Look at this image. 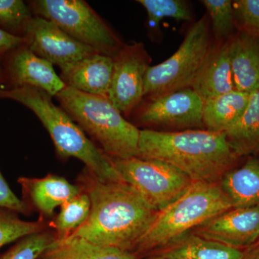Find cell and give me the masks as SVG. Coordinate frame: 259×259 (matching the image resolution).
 <instances>
[{"label": "cell", "instance_id": "6da1fadb", "mask_svg": "<svg viewBox=\"0 0 259 259\" xmlns=\"http://www.w3.org/2000/svg\"><path fill=\"white\" fill-rule=\"evenodd\" d=\"M82 182L91 208L87 221L69 236L134 253L157 212L124 182H103L88 171Z\"/></svg>", "mask_w": 259, "mask_h": 259}, {"label": "cell", "instance_id": "7a4b0ae2", "mask_svg": "<svg viewBox=\"0 0 259 259\" xmlns=\"http://www.w3.org/2000/svg\"><path fill=\"white\" fill-rule=\"evenodd\" d=\"M139 157L168 163L193 182H220L238 156L223 133L140 130Z\"/></svg>", "mask_w": 259, "mask_h": 259}, {"label": "cell", "instance_id": "3957f363", "mask_svg": "<svg viewBox=\"0 0 259 259\" xmlns=\"http://www.w3.org/2000/svg\"><path fill=\"white\" fill-rule=\"evenodd\" d=\"M0 99L18 102L30 109L47 130L61 157L77 158L91 175L103 182H123L112 158L89 139L64 110L54 103L49 94L32 87L0 88Z\"/></svg>", "mask_w": 259, "mask_h": 259}, {"label": "cell", "instance_id": "277c9868", "mask_svg": "<svg viewBox=\"0 0 259 259\" xmlns=\"http://www.w3.org/2000/svg\"><path fill=\"white\" fill-rule=\"evenodd\" d=\"M54 97L107 156L114 159L139 157L140 130L125 120L108 97L67 86Z\"/></svg>", "mask_w": 259, "mask_h": 259}, {"label": "cell", "instance_id": "5b68a950", "mask_svg": "<svg viewBox=\"0 0 259 259\" xmlns=\"http://www.w3.org/2000/svg\"><path fill=\"white\" fill-rule=\"evenodd\" d=\"M233 208L220 182H192L185 193L156 213L134 253L161 249L192 228Z\"/></svg>", "mask_w": 259, "mask_h": 259}, {"label": "cell", "instance_id": "8992f818", "mask_svg": "<svg viewBox=\"0 0 259 259\" xmlns=\"http://www.w3.org/2000/svg\"><path fill=\"white\" fill-rule=\"evenodd\" d=\"M213 44L210 21L206 14L192 25L171 57L148 68L145 76L144 97L192 88Z\"/></svg>", "mask_w": 259, "mask_h": 259}, {"label": "cell", "instance_id": "52a82bcc", "mask_svg": "<svg viewBox=\"0 0 259 259\" xmlns=\"http://www.w3.org/2000/svg\"><path fill=\"white\" fill-rule=\"evenodd\" d=\"M34 16L53 22L61 30L100 54L114 58L124 46L106 22L83 0H32Z\"/></svg>", "mask_w": 259, "mask_h": 259}, {"label": "cell", "instance_id": "ba28073f", "mask_svg": "<svg viewBox=\"0 0 259 259\" xmlns=\"http://www.w3.org/2000/svg\"><path fill=\"white\" fill-rule=\"evenodd\" d=\"M112 160L122 181L156 212L178 199L193 182L164 161L139 157Z\"/></svg>", "mask_w": 259, "mask_h": 259}, {"label": "cell", "instance_id": "9c48e42d", "mask_svg": "<svg viewBox=\"0 0 259 259\" xmlns=\"http://www.w3.org/2000/svg\"><path fill=\"white\" fill-rule=\"evenodd\" d=\"M204 100L193 89L144 97L133 113L144 125L171 128L203 127ZM133 115V114H132Z\"/></svg>", "mask_w": 259, "mask_h": 259}, {"label": "cell", "instance_id": "30bf717a", "mask_svg": "<svg viewBox=\"0 0 259 259\" xmlns=\"http://www.w3.org/2000/svg\"><path fill=\"white\" fill-rule=\"evenodd\" d=\"M108 98L122 115L129 117L144 98L145 76L151 56L142 42L124 44L113 58Z\"/></svg>", "mask_w": 259, "mask_h": 259}, {"label": "cell", "instance_id": "8fae6325", "mask_svg": "<svg viewBox=\"0 0 259 259\" xmlns=\"http://www.w3.org/2000/svg\"><path fill=\"white\" fill-rule=\"evenodd\" d=\"M26 44L39 57L66 72L96 51L68 35L53 22L34 16L25 31ZM100 54V53H99Z\"/></svg>", "mask_w": 259, "mask_h": 259}, {"label": "cell", "instance_id": "7c38bea8", "mask_svg": "<svg viewBox=\"0 0 259 259\" xmlns=\"http://www.w3.org/2000/svg\"><path fill=\"white\" fill-rule=\"evenodd\" d=\"M54 65L34 54L27 44L12 51L2 61L6 78L5 88L32 87L55 97L66 87Z\"/></svg>", "mask_w": 259, "mask_h": 259}, {"label": "cell", "instance_id": "4fadbf2b", "mask_svg": "<svg viewBox=\"0 0 259 259\" xmlns=\"http://www.w3.org/2000/svg\"><path fill=\"white\" fill-rule=\"evenodd\" d=\"M194 233L236 249H247L259 241V205L227 210L197 227Z\"/></svg>", "mask_w": 259, "mask_h": 259}, {"label": "cell", "instance_id": "5bb4252c", "mask_svg": "<svg viewBox=\"0 0 259 259\" xmlns=\"http://www.w3.org/2000/svg\"><path fill=\"white\" fill-rule=\"evenodd\" d=\"M201 98L208 100L236 90L228 41L215 42L192 88Z\"/></svg>", "mask_w": 259, "mask_h": 259}, {"label": "cell", "instance_id": "9a60e30c", "mask_svg": "<svg viewBox=\"0 0 259 259\" xmlns=\"http://www.w3.org/2000/svg\"><path fill=\"white\" fill-rule=\"evenodd\" d=\"M113 62V58L96 53L76 63L66 72L61 73L60 78L69 88L108 97Z\"/></svg>", "mask_w": 259, "mask_h": 259}, {"label": "cell", "instance_id": "2e32d148", "mask_svg": "<svg viewBox=\"0 0 259 259\" xmlns=\"http://www.w3.org/2000/svg\"><path fill=\"white\" fill-rule=\"evenodd\" d=\"M228 46L236 90L254 93L259 90V37L240 31Z\"/></svg>", "mask_w": 259, "mask_h": 259}, {"label": "cell", "instance_id": "e0dca14e", "mask_svg": "<svg viewBox=\"0 0 259 259\" xmlns=\"http://www.w3.org/2000/svg\"><path fill=\"white\" fill-rule=\"evenodd\" d=\"M18 182L28 202L45 216L52 215L56 207H61L82 191L66 179L53 175L40 179L21 177Z\"/></svg>", "mask_w": 259, "mask_h": 259}, {"label": "cell", "instance_id": "ac0fdd59", "mask_svg": "<svg viewBox=\"0 0 259 259\" xmlns=\"http://www.w3.org/2000/svg\"><path fill=\"white\" fill-rule=\"evenodd\" d=\"M158 255L167 259H243V250L236 249L192 233L180 237L162 248Z\"/></svg>", "mask_w": 259, "mask_h": 259}, {"label": "cell", "instance_id": "d6986e66", "mask_svg": "<svg viewBox=\"0 0 259 259\" xmlns=\"http://www.w3.org/2000/svg\"><path fill=\"white\" fill-rule=\"evenodd\" d=\"M221 188L233 208L259 205V158H251L221 179Z\"/></svg>", "mask_w": 259, "mask_h": 259}, {"label": "cell", "instance_id": "ffe728a7", "mask_svg": "<svg viewBox=\"0 0 259 259\" xmlns=\"http://www.w3.org/2000/svg\"><path fill=\"white\" fill-rule=\"evenodd\" d=\"M250 94L234 90L204 100L202 120L208 131L223 133L231 128L243 113Z\"/></svg>", "mask_w": 259, "mask_h": 259}, {"label": "cell", "instance_id": "44dd1931", "mask_svg": "<svg viewBox=\"0 0 259 259\" xmlns=\"http://www.w3.org/2000/svg\"><path fill=\"white\" fill-rule=\"evenodd\" d=\"M42 259H138L134 252L100 246L76 237L55 238Z\"/></svg>", "mask_w": 259, "mask_h": 259}, {"label": "cell", "instance_id": "7402d4cb", "mask_svg": "<svg viewBox=\"0 0 259 259\" xmlns=\"http://www.w3.org/2000/svg\"><path fill=\"white\" fill-rule=\"evenodd\" d=\"M224 135L238 157L259 152V90L250 94L239 120Z\"/></svg>", "mask_w": 259, "mask_h": 259}, {"label": "cell", "instance_id": "603a6c76", "mask_svg": "<svg viewBox=\"0 0 259 259\" xmlns=\"http://www.w3.org/2000/svg\"><path fill=\"white\" fill-rule=\"evenodd\" d=\"M90 208V197L83 190L61 205L60 212L53 223L56 238H67L72 234L87 221Z\"/></svg>", "mask_w": 259, "mask_h": 259}, {"label": "cell", "instance_id": "cb8c5ba5", "mask_svg": "<svg viewBox=\"0 0 259 259\" xmlns=\"http://www.w3.org/2000/svg\"><path fill=\"white\" fill-rule=\"evenodd\" d=\"M202 3L207 11L214 41L229 40L236 24L233 2L231 0H202Z\"/></svg>", "mask_w": 259, "mask_h": 259}, {"label": "cell", "instance_id": "d4e9b609", "mask_svg": "<svg viewBox=\"0 0 259 259\" xmlns=\"http://www.w3.org/2000/svg\"><path fill=\"white\" fill-rule=\"evenodd\" d=\"M34 15L22 0H0V29L10 35L24 37Z\"/></svg>", "mask_w": 259, "mask_h": 259}, {"label": "cell", "instance_id": "484cf974", "mask_svg": "<svg viewBox=\"0 0 259 259\" xmlns=\"http://www.w3.org/2000/svg\"><path fill=\"white\" fill-rule=\"evenodd\" d=\"M138 3L146 10L150 28H157L163 18L179 21H190L192 19L188 4L182 0H139Z\"/></svg>", "mask_w": 259, "mask_h": 259}, {"label": "cell", "instance_id": "4316f807", "mask_svg": "<svg viewBox=\"0 0 259 259\" xmlns=\"http://www.w3.org/2000/svg\"><path fill=\"white\" fill-rule=\"evenodd\" d=\"M16 213L0 208V248L17 240L44 231V223L23 221Z\"/></svg>", "mask_w": 259, "mask_h": 259}, {"label": "cell", "instance_id": "83f0119b", "mask_svg": "<svg viewBox=\"0 0 259 259\" xmlns=\"http://www.w3.org/2000/svg\"><path fill=\"white\" fill-rule=\"evenodd\" d=\"M56 235L41 231L25 237L0 259H37L55 240Z\"/></svg>", "mask_w": 259, "mask_h": 259}, {"label": "cell", "instance_id": "f1b7e54d", "mask_svg": "<svg viewBox=\"0 0 259 259\" xmlns=\"http://www.w3.org/2000/svg\"><path fill=\"white\" fill-rule=\"evenodd\" d=\"M233 8L241 31L259 37V0L235 1Z\"/></svg>", "mask_w": 259, "mask_h": 259}, {"label": "cell", "instance_id": "f546056e", "mask_svg": "<svg viewBox=\"0 0 259 259\" xmlns=\"http://www.w3.org/2000/svg\"><path fill=\"white\" fill-rule=\"evenodd\" d=\"M0 208L15 212L27 214L29 209L26 202L18 198L11 190L0 171Z\"/></svg>", "mask_w": 259, "mask_h": 259}, {"label": "cell", "instance_id": "4dcf8cb0", "mask_svg": "<svg viewBox=\"0 0 259 259\" xmlns=\"http://www.w3.org/2000/svg\"><path fill=\"white\" fill-rule=\"evenodd\" d=\"M25 44V37L14 36L0 29V64L12 51Z\"/></svg>", "mask_w": 259, "mask_h": 259}, {"label": "cell", "instance_id": "1f68e13d", "mask_svg": "<svg viewBox=\"0 0 259 259\" xmlns=\"http://www.w3.org/2000/svg\"><path fill=\"white\" fill-rule=\"evenodd\" d=\"M243 259H259V241L250 248L243 250Z\"/></svg>", "mask_w": 259, "mask_h": 259}, {"label": "cell", "instance_id": "d6a6232c", "mask_svg": "<svg viewBox=\"0 0 259 259\" xmlns=\"http://www.w3.org/2000/svg\"><path fill=\"white\" fill-rule=\"evenodd\" d=\"M6 85V78L3 68L0 66V88H5Z\"/></svg>", "mask_w": 259, "mask_h": 259}, {"label": "cell", "instance_id": "836d02e7", "mask_svg": "<svg viewBox=\"0 0 259 259\" xmlns=\"http://www.w3.org/2000/svg\"><path fill=\"white\" fill-rule=\"evenodd\" d=\"M147 259H167L166 258H164V257L161 256V255H153V256L149 257V258Z\"/></svg>", "mask_w": 259, "mask_h": 259}]
</instances>
